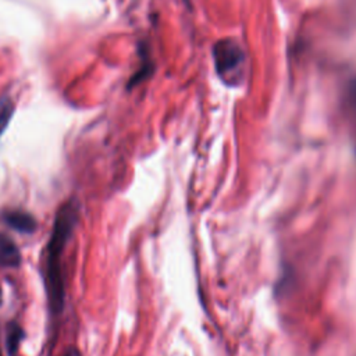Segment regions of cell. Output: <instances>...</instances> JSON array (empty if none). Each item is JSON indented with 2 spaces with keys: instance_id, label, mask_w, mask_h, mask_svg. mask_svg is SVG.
Masks as SVG:
<instances>
[{
  "instance_id": "obj_1",
  "label": "cell",
  "mask_w": 356,
  "mask_h": 356,
  "mask_svg": "<svg viewBox=\"0 0 356 356\" xmlns=\"http://www.w3.org/2000/svg\"><path fill=\"white\" fill-rule=\"evenodd\" d=\"M78 218V206L71 200L57 211L53 232L46 254V291L53 312H60L64 305V282L61 274V254Z\"/></svg>"
},
{
  "instance_id": "obj_2",
  "label": "cell",
  "mask_w": 356,
  "mask_h": 356,
  "mask_svg": "<svg viewBox=\"0 0 356 356\" xmlns=\"http://www.w3.org/2000/svg\"><path fill=\"white\" fill-rule=\"evenodd\" d=\"M216 71L220 78L232 82L239 78L241 70L245 65V54L241 46L232 39H222L216 43L214 51Z\"/></svg>"
},
{
  "instance_id": "obj_3",
  "label": "cell",
  "mask_w": 356,
  "mask_h": 356,
  "mask_svg": "<svg viewBox=\"0 0 356 356\" xmlns=\"http://www.w3.org/2000/svg\"><path fill=\"white\" fill-rule=\"evenodd\" d=\"M21 261V254L17 245L4 234L0 232V266L15 267Z\"/></svg>"
},
{
  "instance_id": "obj_4",
  "label": "cell",
  "mask_w": 356,
  "mask_h": 356,
  "mask_svg": "<svg viewBox=\"0 0 356 356\" xmlns=\"http://www.w3.org/2000/svg\"><path fill=\"white\" fill-rule=\"evenodd\" d=\"M4 221L19 232H32L36 227L35 218L31 214L21 210L7 211L4 214Z\"/></svg>"
},
{
  "instance_id": "obj_5",
  "label": "cell",
  "mask_w": 356,
  "mask_h": 356,
  "mask_svg": "<svg viewBox=\"0 0 356 356\" xmlns=\"http://www.w3.org/2000/svg\"><path fill=\"white\" fill-rule=\"evenodd\" d=\"M13 115V102L10 97L0 99V135L6 129L10 118Z\"/></svg>"
},
{
  "instance_id": "obj_6",
  "label": "cell",
  "mask_w": 356,
  "mask_h": 356,
  "mask_svg": "<svg viewBox=\"0 0 356 356\" xmlns=\"http://www.w3.org/2000/svg\"><path fill=\"white\" fill-rule=\"evenodd\" d=\"M346 106L350 114V118L356 124V78H353L346 90Z\"/></svg>"
},
{
  "instance_id": "obj_7",
  "label": "cell",
  "mask_w": 356,
  "mask_h": 356,
  "mask_svg": "<svg viewBox=\"0 0 356 356\" xmlns=\"http://www.w3.org/2000/svg\"><path fill=\"white\" fill-rule=\"evenodd\" d=\"M19 337H21V330L18 327H13L11 328V334L8 335V343H10V348H11L13 352L17 348V342H18Z\"/></svg>"
},
{
  "instance_id": "obj_8",
  "label": "cell",
  "mask_w": 356,
  "mask_h": 356,
  "mask_svg": "<svg viewBox=\"0 0 356 356\" xmlns=\"http://www.w3.org/2000/svg\"><path fill=\"white\" fill-rule=\"evenodd\" d=\"M64 356H81V353H79V350H76V349H70V350H67V352L64 353Z\"/></svg>"
},
{
  "instance_id": "obj_9",
  "label": "cell",
  "mask_w": 356,
  "mask_h": 356,
  "mask_svg": "<svg viewBox=\"0 0 356 356\" xmlns=\"http://www.w3.org/2000/svg\"><path fill=\"white\" fill-rule=\"evenodd\" d=\"M0 302H1V291H0Z\"/></svg>"
},
{
  "instance_id": "obj_10",
  "label": "cell",
  "mask_w": 356,
  "mask_h": 356,
  "mask_svg": "<svg viewBox=\"0 0 356 356\" xmlns=\"http://www.w3.org/2000/svg\"><path fill=\"white\" fill-rule=\"evenodd\" d=\"M0 356H1V353H0Z\"/></svg>"
}]
</instances>
